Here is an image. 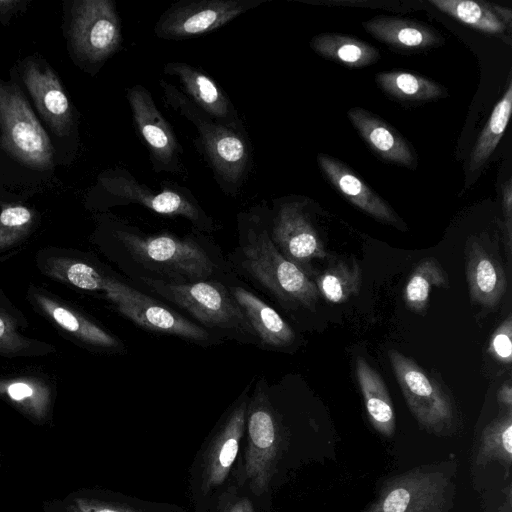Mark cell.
Returning a JSON list of instances; mask_svg holds the SVG:
<instances>
[{
	"instance_id": "cell-1",
	"label": "cell",
	"mask_w": 512,
	"mask_h": 512,
	"mask_svg": "<svg viewBox=\"0 0 512 512\" xmlns=\"http://www.w3.org/2000/svg\"><path fill=\"white\" fill-rule=\"evenodd\" d=\"M52 142L17 80L0 77V184L30 192L53 184Z\"/></svg>"
},
{
	"instance_id": "cell-2",
	"label": "cell",
	"mask_w": 512,
	"mask_h": 512,
	"mask_svg": "<svg viewBox=\"0 0 512 512\" xmlns=\"http://www.w3.org/2000/svg\"><path fill=\"white\" fill-rule=\"evenodd\" d=\"M95 238L112 241L133 260L153 272L157 279L172 284L206 281L218 269L199 241L173 234H146L112 215H100Z\"/></svg>"
},
{
	"instance_id": "cell-3",
	"label": "cell",
	"mask_w": 512,
	"mask_h": 512,
	"mask_svg": "<svg viewBox=\"0 0 512 512\" xmlns=\"http://www.w3.org/2000/svg\"><path fill=\"white\" fill-rule=\"evenodd\" d=\"M52 142L58 165L71 163L79 148V112L51 65L29 55L10 70Z\"/></svg>"
},
{
	"instance_id": "cell-4",
	"label": "cell",
	"mask_w": 512,
	"mask_h": 512,
	"mask_svg": "<svg viewBox=\"0 0 512 512\" xmlns=\"http://www.w3.org/2000/svg\"><path fill=\"white\" fill-rule=\"evenodd\" d=\"M159 85L166 105L197 130L196 145L212 169L218 185L226 194L238 193L252 163L246 133L210 117L175 85L163 79Z\"/></svg>"
},
{
	"instance_id": "cell-5",
	"label": "cell",
	"mask_w": 512,
	"mask_h": 512,
	"mask_svg": "<svg viewBox=\"0 0 512 512\" xmlns=\"http://www.w3.org/2000/svg\"><path fill=\"white\" fill-rule=\"evenodd\" d=\"M130 203L140 204L158 214L184 217L202 231L212 232L215 229L213 219L186 187L163 182L161 189L156 191L120 167L102 171L85 199V206L90 210H105Z\"/></svg>"
},
{
	"instance_id": "cell-6",
	"label": "cell",
	"mask_w": 512,
	"mask_h": 512,
	"mask_svg": "<svg viewBox=\"0 0 512 512\" xmlns=\"http://www.w3.org/2000/svg\"><path fill=\"white\" fill-rule=\"evenodd\" d=\"M63 34L74 63L94 75L121 47V21L112 0H72L63 5Z\"/></svg>"
},
{
	"instance_id": "cell-7",
	"label": "cell",
	"mask_w": 512,
	"mask_h": 512,
	"mask_svg": "<svg viewBox=\"0 0 512 512\" xmlns=\"http://www.w3.org/2000/svg\"><path fill=\"white\" fill-rule=\"evenodd\" d=\"M243 217L249 224L241 247L247 272L278 300L314 308L319 298L315 282L278 251L261 225L259 215L245 214Z\"/></svg>"
},
{
	"instance_id": "cell-8",
	"label": "cell",
	"mask_w": 512,
	"mask_h": 512,
	"mask_svg": "<svg viewBox=\"0 0 512 512\" xmlns=\"http://www.w3.org/2000/svg\"><path fill=\"white\" fill-rule=\"evenodd\" d=\"M153 291L190 313L209 328L237 333L252 342L257 336L228 288L213 280L172 284L142 278Z\"/></svg>"
},
{
	"instance_id": "cell-9",
	"label": "cell",
	"mask_w": 512,
	"mask_h": 512,
	"mask_svg": "<svg viewBox=\"0 0 512 512\" xmlns=\"http://www.w3.org/2000/svg\"><path fill=\"white\" fill-rule=\"evenodd\" d=\"M388 357L416 420L431 433L449 434L454 428L456 415L448 394L412 359L394 349L388 351Z\"/></svg>"
},
{
	"instance_id": "cell-10",
	"label": "cell",
	"mask_w": 512,
	"mask_h": 512,
	"mask_svg": "<svg viewBox=\"0 0 512 512\" xmlns=\"http://www.w3.org/2000/svg\"><path fill=\"white\" fill-rule=\"evenodd\" d=\"M452 494L447 473L418 468L388 480L363 512H448Z\"/></svg>"
},
{
	"instance_id": "cell-11",
	"label": "cell",
	"mask_w": 512,
	"mask_h": 512,
	"mask_svg": "<svg viewBox=\"0 0 512 512\" xmlns=\"http://www.w3.org/2000/svg\"><path fill=\"white\" fill-rule=\"evenodd\" d=\"M264 0H182L172 4L158 19L155 36L184 40L210 33L253 9Z\"/></svg>"
},
{
	"instance_id": "cell-12",
	"label": "cell",
	"mask_w": 512,
	"mask_h": 512,
	"mask_svg": "<svg viewBox=\"0 0 512 512\" xmlns=\"http://www.w3.org/2000/svg\"><path fill=\"white\" fill-rule=\"evenodd\" d=\"M247 447L244 469L251 490L263 494L271 481L280 449V431L275 413L257 388L247 407Z\"/></svg>"
},
{
	"instance_id": "cell-13",
	"label": "cell",
	"mask_w": 512,
	"mask_h": 512,
	"mask_svg": "<svg viewBox=\"0 0 512 512\" xmlns=\"http://www.w3.org/2000/svg\"><path fill=\"white\" fill-rule=\"evenodd\" d=\"M126 97L135 129L148 150L153 170L181 175L185 171L183 148L150 91L137 84L126 90Z\"/></svg>"
},
{
	"instance_id": "cell-14",
	"label": "cell",
	"mask_w": 512,
	"mask_h": 512,
	"mask_svg": "<svg viewBox=\"0 0 512 512\" xmlns=\"http://www.w3.org/2000/svg\"><path fill=\"white\" fill-rule=\"evenodd\" d=\"M26 299L34 311L77 345L96 352L122 349L117 337L50 291L31 284Z\"/></svg>"
},
{
	"instance_id": "cell-15",
	"label": "cell",
	"mask_w": 512,
	"mask_h": 512,
	"mask_svg": "<svg viewBox=\"0 0 512 512\" xmlns=\"http://www.w3.org/2000/svg\"><path fill=\"white\" fill-rule=\"evenodd\" d=\"M35 263L46 277L79 290L106 295L123 292L128 287L82 251L47 246L37 251Z\"/></svg>"
},
{
	"instance_id": "cell-16",
	"label": "cell",
	"mask_w": 512,
	"mask_h": 512,
	"mask_svg": "<svg viewBox=\"0 0 512 512\" xmlns=\"http://www.w3.org/2000/svg\"><path fill=\"white\" fill-rule=\"evenodd\" d=\"M272 218L270 238L278 251L310 276L309 263L327 256L310 218L305 203L298 200L277 201Z\"/></svg>"
},
{
	"instance_id": "cell-17",
	"label": "cell",
	"mask_w": 512,
	"mask_h": 512,
	"mask_svg": "<svg viewBox=\"0 0 512 512\" xmlns=\"http://www.w3.org/2000/svg\"><path fill=\"white\" fill-rule=\"evenodd\" d=\"M105 297L123 316L146 330L178 336L197 344L211 341L205 329L132 287Z\"/></svg>"
},
{
	"instance_id": "cell-18",
	"label": "cell",
	"mask_w": 512,
	"mask_h": 512,
	"mask_svg": "<svg viewBox=\"0 0 512 512\" xmlns=\"http://www.w3.org/2000/svg\"><path fill=\"white\" fill-rule=\"evenodd\" d=\"M163 72L179 81L183 94L210 117L224 125L245 132L242 121L229 97L205 71L185 62H168Z\"/></svg>"
},
{
	"instance_id": "cell-19",
	"label": "cell",
	"mask_w": 512,
	"mask_h": 512,
	"mask_svg": "<svg viewBox=\"0 0 512 512\" xmlns=\"http://www.w3.org/2000/svg\"><path fill=\"white\" fill-rule=\"evenodd\" d=\"M248 402L244 398L229 414L211 441L204 459L202 489L204 492L221 485L237 457L246 424Z\"/></svg>"
},
{
	"instance_id": "cell-20",
	"label": "cell",
	"mask_w": 512,
	"mask_h": 512,
	"mask_svg": "<svg viewBox=\"0 0 512 512\" xmlns=\"http://www.w3.org/2000/svg\"><path fill=\"white\" fill-rule=\"evenodd\" d=\"M317 162L327 179L349 202L381 222L400 227L402 221L394 210L346 164L325 154H318Z\"/></svg>"
},
{
	"instance_id": "cell-21",
	"label": "cell",
	"mask_w": 512,
	"mask_h": 512,
	"mask_svg": "<svg viewBox=\"0 0 512 512\" xmlns=\"http://www.w3.org/2000/svg\"><path fill=\"white\" fill-rule=\"evenodd\" d=\"M348 118L369 147L382 159L413 168L415 155L407 141L385 121L363 108L349 109Z\"/></svg>"
},
{
	"instance_id": "cell-22",
	"label": "cell",
	"mask_w": 512,
	"mask_h": 512,
	"mask_svg": "<svg viewBox=\"0 0 512 512\" xmlns=\"http://www.w3.org/2000/svg\"><path fill=\"white\" fill-rule=\"evenodd\" d=\"M228 290L243 310L262 346L284 348L295 340L290 325L268 304L240 286Z\"/></svg>"
},
{
	"instance_id": "cell-23",
	"label": "cell",
	"mask_w": 512,
	"mask_h": 512,
	"mask_svg": "<svg viewBox=\"0 0 512 512\" xmlns=\"http://www.w3.org/2000/svg\"><path fill=\"white\" fill-rule=\"evenodd\" d=\"M471 299L487 308L497 306L506 292L507 279L499 262L478 243L469 247L466 265Z\"/></svg>"
},
{
	"instance_id": "cell-24",
	"label": "cell",
	"mask_w": 512,
	"mask_h": 512,
	"mask_svg": "<svg viewBox=\"0 0 512 512\" xmlns=\"http://www.w3.org/2000/svg\"><path fill=\"white\" fill-rule=\"evenodd\" d=\"M374 38L399 50H424L443 42L433 28L418 21L378 16L362 23Z\"/></svg>"
},
{
	"instance_id": "cell-25",
	"label": "cell",
	"mask_w": 512,
	"mask_h": 512,
	"mask_svg": "<svg viewBox=\"0 0 512 512\" xmlns=\"http://www.w3.org/2000/svg\"><path fill=\"white\" fill-rule=\"evenodd\" d=\"M0 398L31 420L44 422L50 416L54 392L49 382L41 377H0Z\"/></svg>"
},
{
	"instance_id": "cell-26",
	"label": "cell",
	"mask_w": 512,
	"mask_h": 512,
	"mask_svg": "<svg viewBox=\"0 0 512 512\" xmlns=\"http://www.w3.org/2000/svg\"><path fill=\"white\" fill-rule=\"evenodd\" d=\"M355 371L370 423L383 436H393L395 413L383 379L360 357L356 360Z\"/></svg>"
},
{
	"instance_id": "cell-27",
	"label": "cell",
	"mask_w": 512,
	"mask_h": 512,
	"mask_svg": "<svg viewBox=\"0 0 512 512\" xmlns=\"http://www.w3.org/2000/svg\"><path fill=\"white\" fill-rule=\"evenodd\" d=\"M310 46L320 56L351 68L369 66L380 57L374 46L338 33H320L311 39Z\"/></svg>"
},
{
	"instance_id": "cell-28",
	"label": "cell",
	"mask_w": 512,
	"mask_h": 512,
	"mask_svg": "<svg viewBox=\"0 0 512 512\" xmlns=\"http://www.w3.org/2000/svg\"><path fill=\"white\" fill-rule=\"evenodd\" d=\"M512 109V82L509 81L502 98L494 106L489 120L481 131L475 146L471 152L468 169L475 172L480 169L501 140Z\"/></svg>"
},
{
	"instance_id": "cell-29",
	"label": "cell",
	"mask_w": 512,
	"mask_h": 512,
	"mask_svg": "<svg viewBox=\"0 0 512 512\" xmlns=\"http://www.w3.org/2000/svg\"><path fill=\"white\" fill-rule=\"evenodd\" d=\"M440 11L459 22L491 35H503L507 26L493 11L491 4L470 0H430Z\"/></svg>"
},
{
	"instance_id": "cell-30",
	"label": "cell",
	"mask_w": 512,
	"mask_h": 512,
	"mask_svg": "<svg viewBox=\"0 0 512 512\" xmlns=\"http://www.w3.org/2000/svg\"><path fill=\"white\" fill-rule=\"evenodd\" d=\"M375 80L385 93L400 100L428 101L444 95L436 82L406 71L381 72Z\"/></svg>"
},
{
	"instance_id": "cell-31",
	"label": "cell",
	"mask_w": 512,
	"mask_h": 512,
	"mask_svg": "<svg viewBox=\"0 0 512 512\" xmlns=\"http://www.w3.org/2000/svg\"><path fill=\"white\" fill-rule=\"evenodd\" d=\"M319 295L331 303H343L356 295L362 284L361 268L356 262L340 261L316 279Z\"/></svg>"
},
{
	"instance_id": "cell-32",
	"label": "cell",
	"mask_w": 512,
	"mask_h": 512,
	"mask_svg": "<svg viewBox=\"0 0 512 512\" xmlns=\"http://www.w3.org/2000/svg\"><path fill=\"white\" fill-rule=\"evenodd\" d=\"M497 460L509 470L512 463V413L508 410L483 430L476 464L484 466Z\"/></svg>"
},
{
	"instance_id": "cell-33",
	"label": "cell",
	"mask_w": 512,
	"mask_h": 512,
	"mask_svg": "<svg viewBox=\"0 0 512 512\" xmlns=\"http://www.w3.org/2000/svg\"><path fill=\"white\" fill-rule=\"evenodd\" d=\"M446 274L435 258H425L418 263L404 288V300L409 309L423 313L433 287H447Z\"/></svg>"
},
{
	"instance_id": "cell-34",
	"label": "cell",
	"mask_w": 512,
	"mask_h": 512,
	"mask_svg": "<svg viewBox=\"0 0 512 512\" xmlns=\"http://www.w3.org/2000/svg\"><path fill=\"white\" fill-rule=\"evenodd\" d=\"M38 221L39 216L34 209L0 200V253L26 240Z\"/></svg>"
},
{
	"instance_id": "cell-35",
	"label": "cell",
	"mask_w": 512,
	"mask_h": 512,
	"mask_svg": "<svg viewBox=\"0 0 512 512\" xmlns=\"http://www.w3.org/2000/svg\"><path fill=\"white\" fill-rule=\"evenodd\" d=\"M19 326L9 316L0 312V357L35 358L56 352V347L19 332Z\"/></svg>"
},
{
	"instance_id": "cell-36",
	"label": "cell",
	"mask_w": 512,
	"mask_h": 512,
	"mask_svg": "<svg viewBox=\"0 0 512 512\" xmlns=\"http://www.w3.org/2000/svg\"><path fill=\"white\" fill-rule=\"evenodd\" d=\"M489 353L499 362L510 364L512 360V320L509 315L491 337Z\"/></svg>"
},
{
	"instance_id": "cell-37",
	"label": "cell",
	"mask_w": 512,
	"mask_h": 512,
	"mask_svg": "<svg viewBox=\"0 0 512 512\" xmlns=\"http://www.w3.org/2000/svg\"><path fill=\"white\" fill-rule=\"evenodd\" d=\"M72 505L79 512H140L125 504L83 497L75 498Z\"/></svg>"
},
{
	"instance_id": "cell-38",
	"label": "cell",
	"mask_w": 512,
	"mask_h": 512,
	"mask_svg": "<svg viewBox=\"0 0 512 512\" xmlns=\"http://www.w3.org/2000/svg\"><path fill=\"white\" fill-rule=\"evenodd\" d=\"M29 2V0H0V25H9L13 18L26 11Z\"/></svg>"
},
{
	"instance_id": "cell-39",
	"label": "cell",
	"mask_w": 512,
	"mask_h": 512,
	"mask_svg": "<svg viewBox=\"0 0 512 512\" xmlns=\"http://www.w3.org/2000/svg\"><path fill=\"white\" fill-rule=\"evenodd\" d=\"M503 211L505 216L506 226V245L508 251H511L512 242V184L511 179H508L503 185Z\"/></svg>"
},
{
	"instance_id": "cell-40",
	"label": "cell",
	"mask_w": 512,
	"mask_h": 512,
	"mask_svg": "<svg viewBox=\"0 0 512 512\" xmlns=\"http://www.w3.org/2000/svg\"><path fill=\"white\" fill-rule=\"evenodd\" d=\"M0 312L12 318L19 328H27L29 322L25 315L13 302L6 296L4 291L0 288Z\"/></svg>"
},
{
	"instance_id": "cell-41",
	"label": "cell",
	"mask_w": 512,
	"mask_h": 512,
	"mask_svg": "<svg viewBox=\"0 0 512 512\" xmlns=\"http://www.w3.org/2000/svg\"><path fill=\"white\" fill-rule=\"evenodd\" d=\"M225 512H255L248 498H241L233 503Z\"/></svg>"
},
{
	"instance_id": "cell-42",
	"label": "cell",
	"mask_w": 512,
	"mask_h": 512,
	"mask_svg": "<svg viewBox=\"0 0 512 512\" xmlns=\"http://www.w3.org/2000/svg\"><path fill=\"white\" fill-rule=\"evenodd\" d=\"M498 400L501 404L507 407L508 410H511L512 406V388L511 385L504 384L498 393Z\"/></svg>"
},
{
	"instance_id": "cell-43",
	"label": "cell",
	"mask_w": 512,
	"mask_h": 512,
	"mask_svg": "<svg viewBox=\"0 0 512 512\" xmlns=\"http://www.w3.org/2000/svg\"><path fill=\"white\" fill-rule=\"evenodd\" d=\"M68 512H79L72 504L69 506Z\"/></svg>"
}]
</instances>
